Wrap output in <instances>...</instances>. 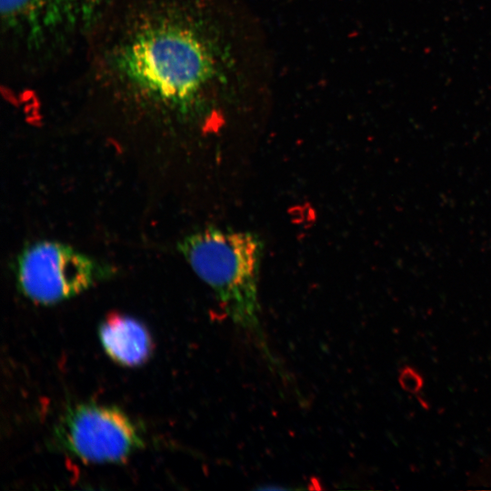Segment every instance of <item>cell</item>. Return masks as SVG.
Masks as SVG:
<instances>
[{"instance_id": "cell-5", "label": "cell", "mask_w": 491, "mask_h": 491, "mask_svg": "<svg viewBox=\"0 0 491 491\" xmlns=\"http://www.w3.org/2000/svg\"><path fill=\"white\" fill-rule=\"evenodd\" d=\"M104 275L100 265L73 247L39 241L25 247L15 263L17 286L27 298L52 305L91 287Z\"/></svg>"}, {"instance_id": "cell-3", "label": "cell", "mask_w": 491, "mask_h": 491, "mask_svg": "<svg viewBox=\"0 0 491 491\" xmlns=\"http://www.w3.org/2000/svg\"><path fill=\"white\" fill-rule=\"evenodd\" d=\"M115 0H1L2 48L30 76L83 54Z\"/></svg>"}, {"instance_id": "cell-4", "label": "cell", "mask_w": 491, "mask_h": 491, "mask_svg": "<svg viewBox=\"0 0 491 491\" xmlns=\"http://www.w3.org/2000/svg\"><path fill=\"white\" fill-rule=\"evenodd\" d=\"M54 439L58 447L89 463L123 462L144 446L138 427L125 412L95 403L67 407Z\"/></svg>"}, {"instance_id": "cell-2", "label": "cell", "mask_w": 491, "mask_h": 491, "mask_svg": "<svg viewBox=\"0 0 491 491\" xmlns=\"http://www.w3.org/2000/svg\"><path fill=\"white\" fill-rule=\"evenodd\" d=\"M263 246L260 237L252 232L214 226L196 230L178 243L179 252L214 291L231 321L252 339L271 370L287 378L260 321L258 283Z\"/></svg>"}, {"instance_id": "cell-7", "label": "cell", "mask_w": 491, "mask_h": 491, "mask_svg": "<svg viewBox=\"0 0 491 491\" xmlns=\"http://www.w3.org/2000/svg\"><path fill=\"white\" fill-rule=\"evenodd\" d=\"M399 384L404 390L415 394L423 387V377L415 368L404 366L400 369Z\"/></svg>"}, {"instance_id": "cell-6", "label": "cell", "mask_w": 491, "mask_h": 491, "mask_svg": "<svg viewBox=\"0 0 491 491\" xmlns=\"http://www.w3.org/2000/svg\"><path fill=\"white\" fill-rule=\"evenodd\" d=\"M98 335L105 353L122 366H141L152 355L153 341L147 328L132 316L108 315L101 323Z\"/></svg>"}, {"instance_id": "cell-1", "label": "cell", "mask_w": 491, "mask_h": 491, "mask_svg": "<svg viewBox=\"0 0 491 491\" xmlns=\"http://www.w3.org/2000/svg\"><path fill=\"white\" fill-rule=\"evenodd\" d=\"M216 0H115L83 52V91L161 123L205 115L235 73Z\"/></svg>"}]
</instances>
